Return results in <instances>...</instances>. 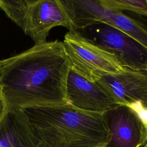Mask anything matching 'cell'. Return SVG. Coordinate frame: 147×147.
<instances>
[{
  "mask_svg": "<svg viewBox=\"0 0 147 147\" xmlns=\"http://www.w3.org/2000/svg\"><path fill=\"white\" fill-rule=\"evenodd\" d=\"M70 69L63 42L57 40L0 60V92L6 110L68 103Z\"/></svg>",
  "mask_w": 147,
  "mask_h": 147,
  "instance_id": "1",
  "label": "cell"
},
{
  "mask_svg": "<svg viewBox=\"0 0 147 147\" xmlns=\"http://www.w3.org/2000/svg\"><path fill=\"white\" fill-rule=\"evenodd\" d=\"M36 147H105L110 136L105 114L67 103L22 109Z\"/></svg>",
  "mask_w": 147,
  "mask_h": 147,
  "instance_id": "2",
  "label": "cell"
},
{
  "mask_svg": "<svg viewBox=\"0 0 147 147\" xmlns=\"http://www.w3.org/2000/svg\"><path fill=\"white\" fill-rule=\"evenodd\" d=\"M0 9L35 44L47 42L53 28L72 29L59 0H0Z\"/></svg>",
  "mask_w": 147,
  "mask_h": 147,
  "instance_id": "3",
  "label": "cell"
},
{
  "mask_svg": "<svg viewBox=\"0 0 147 147\" xmlns=\"http://www.w3.org/2000/svg\"><path fill=\"white\" fill-rule=\"evenodd\" d=\"M63 42L71 69L90 82H96L104 75L122 73L127 69L113 54L77 30H68Z\"/></svg>",
  "mask_w": 147,
  "mask_h": 147,
  "instance_id": "4",
  "label": "cell"
},
{
  "mask_svg": "<svg viewBox=\"0 0 147 147\" xmlns=\"http://www.w3.org/2000/svg\"><path fill=\"white\" fill-rule=\"evenodd\" d=\"M77 31L97 46L113 54L123 67L147 72V49L124 32L103 23Z\"/></svg>",
  "mask_w": 147,
  "mask_h": 147,
  "instance_id": "5",
  "label": "cell"
},
{
  "mask_svg": "<svg viewBox=\"0 0 147 147\" xmlns=\"http://www.w3.org/2000/svg\"><path fill=\"white\" fill-rule=\"evenodd\" d=\"M105 117L110 133L105 147H141L147 144V129L130 107L116 105Z\"/></svg>",
  "mask_w": 147,
  "mask_h": 147,
  "instance_id": "6",
  "label": "cell"
},
{
  "mask_svg": "<svg viewBox=\"0 0 147 147\" xmlns=\"http://www.w3.org/2000/svg\"><path fill=\"white\" fill-rule=\"evenodd\" d=\"M118 105L140 102L147 106V72L130 69L96 82Z\"/></svg>",
  "mask_w": 147,
  "mask_h": 147,
  "instance_id": "7",
  "label": "cell"
},
{
  "mask_svg": "<svg viewBox=\"0 0 147 147\" xmlns=\"http://www.w3.org/2000/svg\"><path fill=\"white\" fill-rule=\"evenodd\" d=\"M68 103L77 109L105 112L118 105L96 83L84 78L70 69L67 81Z\"/></svg>",
  "mask_w": 147,
  "mask_h": 147,
  "instance_id": "8",
  "label": "cell"
},
{
  "mask_svg": "<svg viewBox=\"0 0 147 147\" xmlns=\"http://www.w3.org/2000/svg\"><path fill=\"white\" fill-rule=\"evenodd\" d=\"M0 147H36L32 127L22 109L6 110L1 119Z\"/></svg>",
  "mask_w": 147,
  "mask_h": 147,
  "instance_id": "9",
  "label": "cell"
},
{
  "mask_svg": "<svg viewBox=\"0 0 147 147\" xmlns=\"http://www.w3.org/2000/svg\"><path fill=\"white\" fill-rule=\"evenodd\" d=\"M106 24L124 32L147 49V17L107 10Z\"/></svg>",
  "mask_w": 147,
  "mask_h": 147,
  "instance_id": "10",
  "label": "cell"
},
{
  "mask_svg": "<svg viewBox=\"0 0 147 147\" xmlns=\"http://www.w3.org/2000/svg\"><path fill=\"white\" fill-rule=\"evenodd\" d=\"M104 7L113 12H127L147 17V1L100 0Z\"/></svg>",
  "mask_w": 147,
  "mask_h": 147,
  "instance_id": "11",
  "label": "cell"
},
{
  "mask_svg": "<svg viewBox=\"0 0 147 147\" xmlns=\"http://www.w3.org/2000/svg\"><path fill=\"white\" fill-rule=\"evenodd\" d=\"M127 106L130 107L137 113L147 129V106L140 102L131 103Z\"/></svg>",
  "mask_w": 147,
  "mask_h": 147,
  "instance_id": "12",
  "label": "cell"
},
{
  "mask_svg": "<svg viewBox=\"0 0 147 147\" xmlns=\"http://www.w3.org/2000/svg\"><path fill=\"white\" fill-rule=\"evenodd\" d=\"M6 111V105L5 103L4 100H3L2 96L0 92V120L2 118V116L3 115V114Z\"/></svg>",
  "mask_w": 147,
  "mask_h": 147,
  "instance_id": "13",
  "label": "cell"
},
{
  "mask_svg": "<svg viewBox=\"0 0 147 147\" xmlns=\"http://www.w3.org/2000/svg\"><path fill=\"white\" fill-rule=\"evenodd\" d=\"M141 147H147V144H146L145 145H144V146H141Z\"/></svg>",
  "mask_w": 147,
  "mask_h": 147,
  "instance_id": "14",
  "label": "cell"
}]
</instances>
